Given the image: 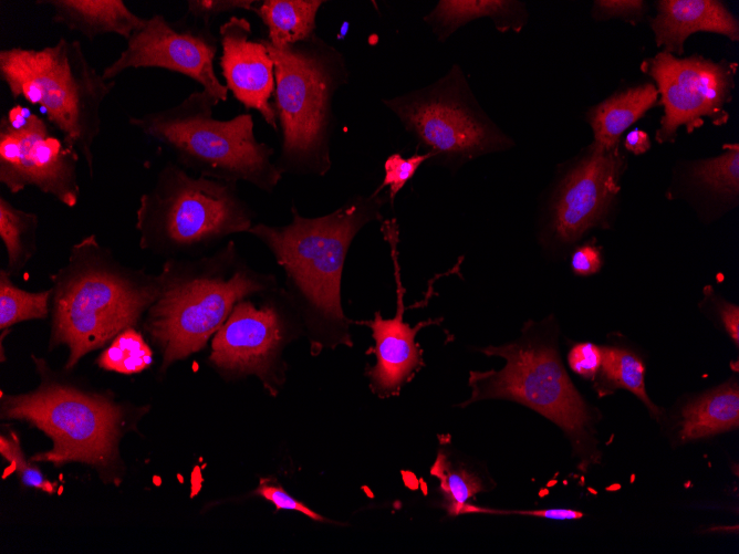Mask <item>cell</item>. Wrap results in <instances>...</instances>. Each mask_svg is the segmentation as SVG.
<instances>
[{
  "label": "cell",
  "instance_id": "cell-5",
  "mask_svg": "<svg viewBox=\"0 0 739 554\" xmlns=\"http://www.w3.org/2000/svg\"><path fill=\"white\" fill-rule=\"evenodd\" d=\"M262 41L274 64L273 108L281 134L275 164L282 175L324 176L332 166L334 96L348 81L345 58L318 34L283 49Z\"/></svg>",
  "mask_w": 739,
  "mask_h": 554
},
{
  "label": "cell",
  "instance_id": "cell-22",
  "mask_svg": "<svg viewBox=\"0 0 739 554\" xmlns=\"http://www.w3.org/2000/svg\"><path fill=\"white\" fill-rule=\"evenodd\" d=\"M657 97L655 85L641 84L616 93L593 107L587 119L594 133V142L606 148L618 147L624 130L654 106Z\"/></svg>",
  "mask_w": 739,
  "mask_h": 554
},
{
  "label": "cell",
  "instance_id": "cell-13",
  "mask_svg": "<svg viewBox=\"0 0 739 554\" xmlns=\"http://www.w3.org/2000/svg\"><path fill=\"white\" fill-rule=\"evenodd\" d=\"M644 69L655 80L665 109L656 133L658 143L673 142L681 125L691 132L702 125L705 117L714 124L726 123L724 107L731 100L735 64L699 55L678 59L664 51L649 59Z\"/></svg>",
  "mask_w": 739,
  "mask_h": 554
},
{
  "label": "cell",
  "instance_id": "cell-23",
  "mask_svg": "<svg viewBox=\"0 0 739 554\" xmlns=\"http://www.w3.org/2000/svg\"><path fill=\"white\" fill-rule=\"evenodd\" d=\"M323 0H263L254 13L268 30L275 49L306 41L316 34V17Z\"/></svg>",
  "mask_w": 739,
  "mask_h": 554
},
{
  "label": "cell",
  "instance_id": "cell-24",
  "mask_svg": "<svg viewBox=\"0 0 739 554\" xmlns=\"http://www.w3.org/2000/svg\"><path fill=\"white\" fill-rule=\"evenodd\" d=\"M602 365L594 378L600 396L615 389H626L635 395L647 408L652 417L658 420L662 410L648 397L645 388V363L633 349L623 346H601Z\"/></svg>",
  "mask_w": 739,
  "mask_h": 554
},
{
  "label": "cell",
  "instance_id": "cell-34",
  "mask_svg": "<svg viewBox=\"0 0 739 554\" xmlns=\"http://www.w3.org/2000/svg\"><path fill=\"white\" fill-rule=\"evenodd\" d=\"M645 10V2L641 0H600L594 2L593 17L600 20L622 18L634 20Z\"/></svg>",
  "mask_w": 739,
  "mask_h": 554
},
{
  "label": "cell",
  "instance_id": "cell-4",
  "mask_svg": "<svg viewBox=\"0 0 739 554\" xmlns=\"http://www.w3.org/2000/svg\"><path fill=\"white\" fill-rule=\"evenodd\" d=\"M159 292V279L122 268L95 234L75 243L54 276L52 344L69 347L66 368L132 327Z\"/></svg>",
  "mask_w": 739,
  "mask_h": 554
},
{
  "label": "cell",
  "instance_id": "cell-18",
  "mask_svg": "<svg viewBox=\"0 0 739 554\" xmlns=\"http://www.w3.org/2000/svg\"><path fill=\"white\" fill-rule=\"evenodd\" d=\"M657 45L665 52L681 54L685 40L704 31L738 41L739 25L722 2L714 0H663L650 22Z\"/></svg>",
  "mask_w": 739,
  "mask_h": 554
},
{
  "label": "cell",
  "instance_id": "cell-29",
  "mask_svg": "<svg viewBox=\"0 0 739 554\" xmlns=\"http://www.w3.org/2000/svg\"><path fill=\"white\" fill-rule=\"evenodd\" d=\"M153 353L143 336L128 327L113 338L110 346L101 354L100 367L124 375L143 372L152 364Z\"/></svg>",
  "mask_w": 739,
  "mask_h": 554
},
{
  "label": "cell",
  "instance_id": "cell-16",
  "mask_svg": "<svg viewBox=\"0 0 739 554\" xmlns=\"http://www.w3.org/2000/svg\"><path fill=\"white\" fill-rule=\"evenodd\" d=\"M381 232L389 247L393 262V272L396 286V314L393 318H383L381 312H375L374 320L363 321L372 330L375 346L367 351L374 353L376 363L368 368L371 389L381 397L398 394L402 386L408 383L416 372L424 365L423 351L416 343L417 332L435 321L419 322L414 327L404 321L405 288L400 279L398 261L399 231L396 218L386 219L381 224Z\"/></svg>",
  "mask_w": 739,
  "mask_h": 554
},
{
  "label": "cell",
  "instance_id": "cell-30",
  "mask_svg": "<svg viewBox=\"0 0 739 554\" xmlns=\"http://www.w3.org/2000/svg\"><path fill=\"white\" fill-rule=\"evenodd\" d=\"M431 158L433 154L427 151L416 153L408 158H404L399 153L389 155L384 163L383 181L373 192L379 194L383 188L388 187V201L393 207L397 194L414 177L419 166Z\"/></svg>",
  "mask_w": 739,
  "mask_h": 554
},
{
  "label": "cell",
  "instance_id": "cell-3",
  "mask_svg": "<svg viewBox=\"0 0 739 554\" xmlns=\"http://www.w3.org/2000/svg\"><path fill=\"white\" fill-rule=\"evenodd\" d=\"M506 360L500 370L470 372L471 396L460 407L487 399L516 401L539 412L561 428L580 461V470L600 464L595 415L574 387L558 349L553 321H528L519 338L500 346L479 348Z\"/></svg>",
  "mask_w": 739,
  "mask_h": 554
},
{
  "label": "cell",
  "instance_id": "cell-31",
  "mask_svg": "<svg viewBox=\"0 0 739 554\" xmlns=\"http://www.w3.org/2000/svg\"><path fill=\"white\" fill-rule=\"evenodd\" d=\"M0 453L11 462L14 472H17L22 482L31 488H37L42 491L52 493L54 487L50 483L39 469L32 467L24 458L19 440L14 433L11 438L1 436L0 438Z\"/></svg>",
  "mask_w": 739,
  "mask_h": 554
},
{
  "label": "cell",
  "instance_id": "cell-20",
  "mask_svg": "<svg viewBox=\"0 0 739 554\" xmlns=\"http://www.w3.org/2000/svg\"><path fill=\"white\" fill-rule=\"evenodd\" d=\"M739 427V386L735 378L688 399L676 418L679 442L711 437Z\"/></svg>",
  "mask_w": 739,
  "mask_h": 554
},
{
  "label": "cell",
  "instance_id": "cell-9",
  "mask_svg": "<svg viewBox=\"0 0 739 554\" xmlns=\"http://www.w3.org/2000/svg\"><path fill=\"white\" fill-rule=\"evenodd\" d=\"M382 103L427 153L445 163L462 164L513 146L480 107L458 64L434 83Z\"/></svg>",
  "mask_w": 739,
  "mask_h": 554
},
{
  "label": "cell",
  "instance_id": "cell-21",
  "mask_svg": "<svg viewBox=\"0 0 739 554\" xmlns=\"http://www.w3.org/2000/svg\"><path fill=\"white\" fill-rule=\"evenodd\" d=\"M479 18H490L500 32H519L527 23L523 2L510 0H440L424 17L437 40L445 42L461 27Z\"/></svg>",
  "mask_w": 739,
  "mask_h": 554
},
{
  "label": "cell",
  "instance_id": "cell-39",
  "mask_svg": "<svg viewBox=\"0 0 739 554\" xmlns=\"http://www.w3.org/2000/svg\"><path fill=\"white\" fill-rule=\"evenodd\" d=\"M624 146L629 153L642 155L650 148V140L644 130L635 128L626 135Z\"/></svg>",
  "mask_w": 739,
  "mask_h": 554
},
{
  "label": "cell",
  "instance_id": "cell-1",
  "mask_svg": "<svg viewBox=\"0 0 739 554\" xmlns=\"http://www.w3.org/2000/svg\"><path fill=\"white\" fill-rule=\"evenodd\" d=\"M387 192L350 198L336 210L320 217H304L294 203L292 219L282 226L254 223L248 233L256 237L284 272V292L321 336L320 349L327 344L352 346L351 321L341 302L342 273L348 249L358 231L382 219Z\"/></svg>",
  "mask_w": 739,
  "mask_h": 554
},
{
  "label": "cell",
  "instance_id": "cell-7",
  "mask_svg": "<svg viewBox=\"0 0 739 554\" xmlns=\"http://www.w3.org/2000/svg\"><path fill=\"white\" fill-rule=\"evenodd\" d=\"M0 80L13 100L39 107L65 144L82 155L93 175V145L101 133V107L115 86L87 60L79 40L60 38L41 49L0 51Z\"/></svg>",
  "mask_w": 739,
  "mask_h": 554
},
{
  "label": "cell",
  "instance_id": "cell-36",
  "mask_svg": "<svg viewBox=\"0 0 739 554\" xmlns=\"http://www.w3.org/2000/svg\"><path fill=\"white\" fill-rule=\"evenodd\" d=\"M705 297L709 299L714 304L715 311L718 315L719 322L722 324L726 333L735 343L736 347L739 345V307L737 304L730 303L720 296L707 285L704 289Z\"/></svg>",
  "mask_w": 739,
  "mask_h": 554
},
{
  "label": "cell",
  "instance_id": "cell-25",
  "mask_svg": "<svg viewBox=\"0 0 739 554\" xmlns=\"http://www.w3.org/2000/svg\"><path fill=\"white\" fill-rule=\"evenodd\" d=\"M689 184L698 192L724 202L739 195V146L728 144L712 158L695 161L689 168Z\"/></svg>",
  "mask_w": 739,
  "mask_h": 554
},
{
  "label": "cell",
  "instance_id": "cell-35",
  "mask_svg": "<svg viewBox=\"0 0 739 554\" xmlns=\"http://www.w3.org/2000/svg\"><path fill=\"white\" fill-rule=\"evenodd\" d=\"M257 493L263 496L266 500L272 502L278 509L299 511L315 521H324L321 515L289 495L282 487L270 480H261L260 485L257 489Z\"/></svg>",
  "mask_w": 739,
  "mask_h": 554
},
{
  "label": "cell",
  "instance_id": "cell-8",
  "mask_svg": "<svg viewBox=\"0 0 739 554\" xmlns=\"http://www.w3.org/2000/svg\"><path fill=\"white\" fill-rule=\"evenodd\" d=\"M254 218L237 184L192 177L168 163L139 199L136 229L143 249L170 257L192 255L231 234L248 232Z\"/></svg>",
  "mask_w": 739,
  "mask_h": 554
},
{
  "label": "cell",
  "instance_id": "cell-28",
  "mask_svg": "<svg viewBox=\"0 0 739 554\" xmlns=\"http://www.w3.org/2000/svg\"><path fill=\"white\" fill-rule=\"evenodd\" d=\"M51 290L28 292L12 283L9 273H0V328L3 331L13 324L43 318L48 315Z\"/></svg>",
  "mask_w": 739,
  "mask_h": 554
},
{
  "label": "cell",
  "instance_id": "cell-12",
  "mask_svg": "<svg viewBox=\"0 0 739 554\" xmlns=\"http://www.w3.org/2000/svg\"><path fill=\"white\" fill-rule=\"evenodd\" d=\"M218 43L211 28L184 18L170 22L162 14H154L131 35L126 48L102 75L114 81L129 69H165L188 76L219 102H226L229 91L214 66Z\"/></svg>",
  "mask_w": 739,
  "mask_h": 554
},
{
  "label": "cell",
  "instance_id": "cell-32",
  "mask_svg": "<svg viewBox=\"0 0 739 554\" xmlns=\"http://www.w3.org/2000/svg\"><path fill=\"white\" fill-rule=\"evenodd\" d=\"M184 19L211 28L212 21L221 14L237 10L254 11V0H188Z\"/></svg>",
  "mask_w": 739,
  "mask_h": 554
},
{
  "label": "cell",
  "instance_id": "cell-10",
  "mask_svg": "<svg viewBox=\"0 0 739 554\" xmlns=\"http://www.w3.org/2000/svg\"><path fill=\"white\" fill-rule=\"evenodd\" d=\"M1 409L3 418L25 420L51 438L53 448L31 461L105 468L116 457L122 411L102 396L44 381L34 391L6 395Z\"/></svg>",
  "mask_w": 739,
  "mask_h": 554
},
{
  "label": "cell",
  "instance_id": "cell-11",
  "mask_svg": "<svg viewBox=\"0 0 739 554\" xmlns=\"http://www.w3.org/2000/svg\"><path fill=\"white\" fill-rule=\"evenodd\" d=\"M80 153L30 107L15 104L0 118V181L17 194L33 186L73 208L80 199Z\"/></svg>",
  "mask_w": 739,
  "mask_h": 554
},
{
  "label": "cell",
  "instance_id": "cell-26",
  "mask_svg": "<svg viewBox=\"0 0 739 554\" xmlns=\"http://www.w3.org/2000/svg\"><path fill=\"white\" fill-rule=\"evenodd\" d=\"M38 217L0 198V238L4 244L8 268L19 271L37 249Z\"/></svg>",
  "mask_w": 739,
  "mask_h": 554
},
{
  "label": "cell",
  "instance_id": "cell-17",
  "mask_svg": "<svg viewBox=\"0 0 739 554\" xmlns=\"http://www.w3.org/2000/svg\"><path fill=\"white\" fill-rule=\"evenodd\" d=\"M252 28L242 17L231 15L219 28V65L225 85L246 109L257 111L278 132L273 103L274 64L262 39L251 40Z\"/></svg>",
  "mask_w": 739,
  "mask_h": 554
},
{
  "label": "cell",
  "instance_id": "cell-14",
  "mask_svg": "<svg viewBox=\"0 0 739 554\" xmlns=\"http://www.w3.org/2000/svg\"><path fill=\"white\" fill-rule=\"evenodd\" d=\"M289 301L283 288H275L256 306L241 300L215 333L209 360L231 376L256 375L272 393L283 380L280 355L288 338L284 304Z\"/></svg>",
  "mask_w": 739,
  "mask_h": 554
},
{
  "label": "cell",
  "instance_id": "cell-6",
  "mask_svg": "<svg viewBox=\"0 0 739 554\" xmlns=\"http://www.w3.org/2000/svg\"><path fill=\"white\" fill-rule=\"evenodd\" d=\"M218 103L211 93L195 91L175 106L129 116L128 123L173 154L186 170L228 182L246 181L272 194L283 177L272 160L274 149L257 139L250 113L216 118Z\"/></svg>",
  "mask_w": 739,
  "mask_h": 554
},
{
  "label": "cell",
  "instance_id": "cell-15",
  "mask_svg": "<svg viewBox=\"0 0 739 554\" xmlns=\"http://www.w3.org/2000/svg\"><path fill=\"white\" fill-rule=\"evenodd\" d=\"M624 169L625 157L618 147L606 148L594 142L566 170L549 206V234L555 243L571 244L606 223Z\"/></svg>",
  "mask_w": 739,
  "mask_h": 554
},
{
  "label": "cell",
  "instance_id": "cell-19",
  "mask_svg": "<svg viewBox=\"0 0 739 554\" xmlns=\"http://www.w3.org/2000/svg\"><path fill=\"white\" fill-rule=\"evenodd\" d=\"M35 3L52 9L54 23L90 41L104 34H117L127 41L146 22L123 0H38Z\"/></svg>",
  "mask_w": 739,
  "mask_h": 554
},
{
  "label": "cell",
  "instance_id": "cell-33",
  "mask_svg": "<svg viewBox=\"0 0 739 554\" xmlns=\"http://www.w3.org/2000/svg\"><path fill=\"white\" fill-rule=\"evenodd\" d=\"M568 364L580 377L594 380L602 365V348L590 342L576 343L568 353Z\"/></svg>",
  "mask_w": 739,
  "mask_h": 554
},
{
  "label": "cell",
  "instance_id": "cell-37",
  "mask_svg": "<svg viewBox=\"0 0 739 554\" xmlns=\"http://www.w3.org/2000/svg\"><path fill=\"white\" fill-rule=\"evenodd\" d=\"M603 263L602 251L594 243L577 247L571 255V269L580 276H589L600 271Z\"/></svg>",
  "mask_w": 739,
  "mask_h": 554
},
{
  "label": "cell",
  "instance_id": "cell-27",
  "mask_svg": "<svg viewBox=\"0 0 739 554\" xmlns=\"http://www.w3.org/2000/svg\"><path fill=\"white\" fill-rule=\"evenodd\" d=\"M430 473L439 480L443 505L451 515L464 514L469 500L485 491L482 479L462 463H455L440 451Z\"/></svg>",
  "mask_w": 739,
  "mask_h": 554
},
{
  "label": "cell",
  "instance_id": "cell-2",
  "mask_svg": "<svg viewBox=\"0 0 739 554\" xmlns=\"http://www.w3.org/2000/svg\"><path fill=\"white\" fill-rule=\"evenodd\" d=\"M146 330L163 354V369L202 349L241 300L278 288L273 274L251 269L233 241L211 255L169 259Z\"/></svg>",
  "mask_w": 739,
  "mask_h": 554
},
{
  "label": "cell",
  "instance_id": "cell-38",
  "mask_svg": "<svg viewBox=\"0 0 739 554\" xmlns=\"http://www.w3.org/2000/svg\"><path fill=\"white\" fill-rule=\"evenodd\" d=\"M489 513L496 514H520L552 520H577L583 518V513L572 509H541L529 511H501L489 509Z\"/></svg>",
  "mask_w": 739,
  "mask_h": 554
}]
</instances>
